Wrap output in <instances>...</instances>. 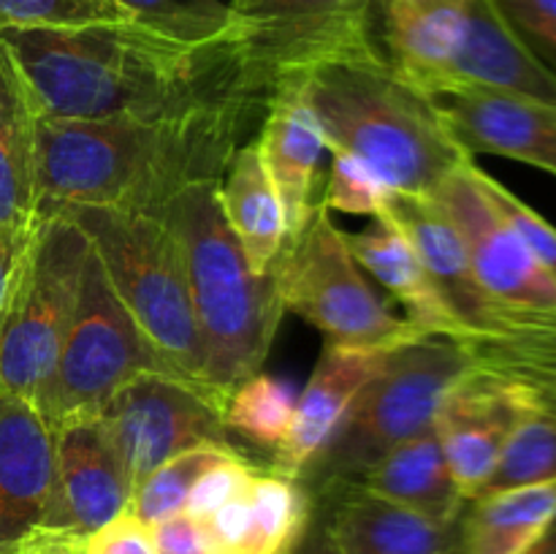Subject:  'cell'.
<instances>
[{"mask_svg": "<svg viewBox=\"0 0 556 554\" xmlns=\"http://www.w3.org/2000/svg\"><path fill=\"white\" fill-rule=\"evenodd\" d=\"M394 190L378 177L369 166H364L351 152H331L329 182L324 190L326 210L345 212L356 217H380Z\"/></svg>", "mask_w": 556, "mask_h": 554, "instance_id": "1f68e13d", "label": "cell"}, {"mask_svg": "<svg viewBox=\"0 0 556 554\" xmlns=\"http://www.w3.org/2000/svg\"><path fill=\"white\" fill-rule=\"evenodd\" d=\"M54 500L43 527L90 538L130 508L134 483L98 416L54 427Z\"/></svg>", "mask_w": 556, "mask_h": 554, "instance_id": "5bb4252c", "label": "cell"}, {"mask_svg": "<svg viewBox=\"0 0 556 554\" xmlns=\"http://www.w3.org/2000/svg\"><path fill=\"white\" fill-rule=\"evenodd\" d=\"M255 144L280 193L288 237H291L324 204V196H318V182L326 139L299 74H282L275 81Z\"/></svg>", "mask_w": 556, "mask_h": 554, "instance_id": "2e32d148", "label": "cell"}, {"mask_svg": "<svg viewBox=\"0 0 556 554\" xmlns=\"http://www.w3.org/2000/svg\"><path fill=\"white\" fill-rule=\"evenodd\" d=\"M432 199L459 228L476 280L494 302L519 313H556V280L486 199L472 158L434 188Z\"/></svg>", "mask_w": 556, "mask_h": 554, "instance_id": "4fadbf2b", "label": "cell"}, {"mask_svg": "<svg viewBox=\"0 0 556 554\" xmlns=\"http://www.w3.org/2000/svg\"><path fill=\"white\" fill-rule=\"evenodd\" d=\"M54 478V429L33 402L0 394V546L43 527Z\"/></svg>", "mask_w": 556, "mask_h": 554, "instance_id": "e0dca14e", "label": "cell"}, {"mask_svg": "<svg viewBox=\"0 0 556 554\" xmlns=\"http://www.w3.org/2000/svg\"><path fill=\"white\" fill-rule=\"evenodd\" d=\"M41 117L163 119L233 98H264L228 41L185 47L128 20L0 30Z\"/></svg>", "mask_w": 556, "mask_h": 554, "instance_id": "6da1fadb", "label": "cell"}, {"mask_svg": "<svg viewBox=\"0 0 556 554\" xmlns=\"http://www.w3.org/2000/svg\"><path fill=\"white\" fill-rule=\"evenodd\" d=\"M527 47L556 71V0H497Z\"/></svg>", "mask_w": 556, "mask_h": 554, "instance_id": "e575fe53", "label": "cell"}, {"mask_svg": "<svg viewBox=\"0 0 556 554\" xmlns=\"http://www.w3.org/2000/svg\"><path fill=\"white\" fill-rule=\"evenodd\" d=\"M345 242L358 266L369 272L407 310L410 324H416L424 335L459 340L462 331L454 313L440 297L410 239L389 217H375L372 226L356 234L345 231Z\"/></svg>", "mask_w": 556, "mask_h": 554, "instance_id": "7402d4cb", "label": "cell"}, {"mask_svg": "<svg viewBox=\"0 0 556 554\" xmlns=\"http://www.w3.org/2000/svg\"><path fill=\"white\" fill-rule=\"evenodd\" d=\"M0 554H20V552H16V543H11V546H0Z\"/></svg>", "mask_w": 556, "mask_h": 554, "instance_id": "ee69618b", "label": "cell"}, {"mask_svg": "<svg viewBox=\"0 0 556 554\" xmlns=\"http://www.w3.org/2000/svg\"><path fill=\"white\" fill-rule=\"evenodd\" d=\"M454 87L556 101V71L527 47L525 38L505 20L497 0H470L465 27L451 52L438 92Z\"/></svg>", "mask_w": 556, "mask_h": 554, "instance_id": "ac0fdd59", "label": "cell"}, {"mask_svg": "<svg viewBox=\"0 0 556 554\" xmlns=\"http://www.w3.org/2000/svg\"><path fill=\"white\" fill-rule=\"evenodd\" d=\"M255 476H258V467L250 465L244 456L212 467L206 476H201V481L190 492L188 503H185V514H190L193 519H204L212 511L220 508L223 503H228L233 494L248 489Z\"/></svg>", "mask_w": 556, "mask_h": 554, "instance_id": "d590c367", "label": "cell"}, {"mask_svg": "<svg viewBox=\"0 0 556 554\" xmlns=\"http://www.w3.org/2000/svg\"><path fill=\"white\" fill-rule=\"evenodd\" d=\"M326 150L351 152L394 193L432 196L467 152L445 130L434 98L400 74L380 43L345 49L304 68Z\"/></svg>", "mask_w": 556, "mask_h": 554, "instance_id": "3957f363", "label": "cell"}, {"mask_svg": "<svg viewBox=\"0 0 556 554\" xmlns=\"http://www.w3.org/2000/svg\"><path fill=\"white\" fill-rule=\"evenodd\" d=\"M538 386H541V405L516 429L492 481L481 494L556 478V380H543Z\"/></svg>", "mask_w": 556, "mask_h": 554, "instance_id": "f546056e", "label": "cell"}, {"mask_svg": "<svg viewBox=\"0 0 556 554\" xmlns=\"http://www.w3.org/2000/svg\"><path fill=\"white\" fill-rule=\"evenodd\" d=\"M239 456L242 454L233 445L223 443H201L172 456L134 489L128 514H134L144 527L179 514L185 511V503L201 476H206L212 467L223 465V462L239 459Z\"/></svg>", "mask_w": 556, "mask_h": 554, "instance_id": "83f0119b", "label": "cell"}, {"mask_svg": "<svg viewBox=\"0 0 556 554\" xmlns=\"http://www.w3.org/2000/svg\"><path fill=\"white\" fill-rule=\"evenodd\" d=\"M144 373L172 369L130 318L90 248L79 302L43 396V418L54 429L71 418L98 416L128 380Z\"/></svg>", "mask_w": 556, "mask_h": 554, "instance_id": "9c48e42d", "label": "cell"}, {"mask_svg": "<svg viewBox=\"0 0 556 554\" xmlns=\"http://www.w3.org/2000/svg\"><path fill=\"white\" fill-rule=\"evenodd\" d=\"M90 239L63 215L38 217L22 275L0 324V394L41 411L81 291Z\"/></svg>", "mask_w": 556, "mask_h": 554, "instance_id": "ba28073f", "label": "cell"}, {"mask_svg": "<svg viewBox=\"0 0 556 554\" xmlns=\"http://www.w3.org/2000/svg\"><path fill=\"white\" fill-rule=\"evenodd\" d=\"M36 231L38 215L0 226V324H3L5 307H9L11 293H14L16 280H20Z\"/></svg>", "mask_w": 556, "mask_h": 554, "instance_id": "8d00e7d4", "label": "cell"}, {"mask_svg": "<svg viewBox=\"0 0 556 554\" xmlns=\"http://www.w3.org/2000/svg\"><path fill=\"white\" fill-rule=\"evenodd\" d=\"M472 364L470 348L454 337L427 335L394 348L296 481L309 494L353 489L389 451L434 427L445 391Z\"/></svg>", "mask_w": 556, "mask_h": 554, "instance_id": "5b68a950", "label": "cell"}, {"mask_svg": "<svg viewBox=\"0 0 556 554\" xmlns=\"http://www.w3.org/2000/svg\"><path fill=\"white\" fill-rule=\"evenodd\" d=\"M90 3H96L98 9L109 16V20H123V14H119V9L114 5V0H90Z\"/></svg>", "mask_w": 556, "mask_h": 554, "instance_id": "7bdbcfd3", "label": "cell"}, {"mask_svg": "<svg viewBox=\"0 0 556 554\" xmlns=\"http://www.w3.org/2000/svg\"><path fill=\"white\" fill-rule=\"evenodd\" d=\"M264 98L206 103L163 119H52L38 114L36 215L65 206L161 212L199 182H220Z\"/></svg>", "mask_w": 556, "mask_h": 554, "instance_id": "7a4b0ae2", "label": "cell"}, {"mask_svg": "<svg viewBox=\"0 0 556 554\" xmlns=\"http://www.w3.org/2000/svg\"><path fill=\"white\" fill-rule=\"evenodd\" d=\"M293 554H342L340 546H337L334 536H331L329 530V521H324V525H309L307 536L302 538V543H299V549Z\"/></svg>", "mask_w": 556, "mask_h": 554, "instance_id": "60d3db41", "label": "cell"}, {"mask_svg": "<svg viewBox=\"0 0 556 554\" xmlns=\"http://www.w3.org/2000/svg\"><path fill=\"white\" fill-rule=\"evenodd\" d=\"M445 130L462 152L530 163L556 177V101L454 87L434 96Z\"/></svg>", "mask_w": 556, "mask_h": 554, "instance_id": "9a60e30c", "label": "cell"}, {"mask_svg": "<svg viewBox=\"0 0 556 554\" xmlns=\"http://www.w3.org/2000/svg\"><path fill=\"white\" fill-rule=\"evenodd\" d=\"M476 179L478 185H481L483 193H486V199L494 204V210L508 221V226L519 234V239L527 244V250L535 255L538 264L556 280V228L546 221V217L538 215L532 206H527L514 190H508L500 179H494L492 174L483 172L478 163Z\"/></svg>", "mask_w": 556, "mask_h": 554, "instance_id": "d6a6232c", "label": "cell"}, {"mask_svg": "<svg viewBox=\"0 0 556 554\" xmlns=\"http://www.w3.org/2000/svg\"><path fill=\"white\" fill-rule=\"evenodd\" d=\"M150 538L157 554H212L201 521L185 511L152 525Z\"/></svg>", "mask_w": 556, "mask_h": 554, "instance_id": "f35d334b", "label": "cell"}, {"mask_svg": "<svg viewBox=\"0 0 556 554\" xmlns=\"http://www.w3.org/2000/svg\"><path fill=\"white\" fill-rule=\"evenodd\" d=\"M220 182L190 185L157 215L182 250L195 324L204 345V380L228 396L233 386L261 373L282 318L275 275H258L228 228Z\"/></svg>", "mask_w": 556, "mask_h": 554, "instance_id": "277c9868", "label": "cell"}, {"mask_svg": "<svg viewBox=\"0 0 556 554\" xmlns=\"http://www.w3.org/2000/svg\"><path fill=\"white\" fill-rule=\"evenodd\" d=\"M54 215L68 217L90 239L92 253L101 261L114 293L168 369L179 378L206 386L204 345L182 250L168 223L155 212L112 206H65Z\"/></svg>", "mask_w": 556, "mask_h": 554, "instance_id": "8992f818", "label": "cell"}, {"mask_svg": "<svg viewBox=\"0 0 556 554\" xmlns=\"http://www.w3.org/2000/svg\"><path fill=\"white\" fill-rule=\"evenodd\" d=\"M36 136L30 87L0 43V226L36 217Z\"/></svg>", "mask_w": 556, "mask_h": 554, "instance_id": "d4e9b609", "label": "cell"}, {"mask_svg": "<svg viewBox=\"0 0 556 554\" xmlns=\"http://www.w3.org/2000/svg\"><path fill=\"white\" fill-rule=\"evenodd\" d=\"M87 554H157L152 546L150 527L141 525L134 514L125 511L114 521L87 538Z\"/></svg>", "mask_w": 556, "mask_h": 554, "instance_id": "74e56055", "label": "cell"}, {"mask_svg": "<svg viewBox=\"0 0 556 554\" xmlns=\"http://www.w3.org/2000/svg\"><path fill=\"white\" fill-rule=\"evenodd\" d=\"M391 351H362L326 342L307 386L293 405L291 429L275 451L271 473L299 478L307 462L318 454L353 405L364 386L383 369Z\"/></svg>", "mask_w": 556, "mask_h": 554, "instance_id": "d6986e66", "label": "cell"}, {"mask_svg": "<svg viewBox=\"0 0 556 554\" xmlns=\"http://www.w3.org/2000/svg\"><path fill=\"white\" fill-rule=\"evenodd\" d=\"M521 554H556V519L546 527V532H543V536Z\"/></svg>", "mask_w": 556, "mask_h": 554, "instance_id": "b9f144b4", "label": "cell"}, {"mask_svg": "<svg viewBox=\"0 0 556 554\" xmlns=\"http://www.w3.org/2000/svg\"><path fill=\"white\" fill-rule=\"evenodd\" d=\"M101 20H109V16L90 0H0V30H9V27H71Z\"/></svg>", "mask_w": 556, "mask_h": 554, "instance_id": "836d02e7", "label": "cell"}, {"mask_svg": "<svg viewBox=\"0 0 556 554\" xmlns=\"http://www.w3.org/2000/svg\"><path fill=\"white\" fill-rule=\"evenodd\" d=\"M470 0H378L375 27L389 63L429 98L465 27Z\"/></svg>", "mask_w": 556, "mask_h": 554, "instance_id": "ffe728a7", "label": "cell"}, {"mask_svg": "<svg viewBox=\"0 0 556 554\" xmlns=\"http://www.w3.org/2000/svg\"><path fill=\"white\" fill-rule=\"evenodd\" d=\"M123 20L185 47H210L231 30V5L223 0H114Z\"/></svg>", "mask_w": 556, "mask_h": 554, "instance_id": "4dcf8cb0", "label": "cell"}, {"mask_svg": "<svg viewBox=\"0 0 556 554\" xmlns=\"http://www.w3.org/2000/svg\"><path fill=\"white\" fill-rule=\"evenodd\" d=\"M217 193L228 228L242 244L248 264L258 275H269L288 239V223L255 139L239 147Z\"/></svg>", "mask_w": 556, "mask_h": 554, "instance_id": "cb8c5ba5", "label": "cell"}, {"mask_svg": "<svg viewBox=\"0 0 556 554\" xmlns=\"http://www.w3.org/2000/svg\"><path fill=\"white\" fill-rule=\"evenodd\" d=\"M353 489L405 505L445 527L459 525L462 508L467 503L451 478L434 427L389 451L378 465L364 473Z\"/></svg>", "mask_w": 556, "mask_h": 554, "instance_id": "603a6c76", "label": "cell"}, {"mask_svg": "<svg viewBox=\"0 0 556 554\" xmlns=\"http://www.w3.org/2000/svg\"><path fill=\"white\" fill-rule=\"evenodd\" d=\"M342 554H459V530L418 511L348 489L329 519Z\"/></svg>", "mask_w": 556, "mask_h": 554, "instance_id": "44dd1931", "label": "cell"}, {"mask_svg": "<svg viewBox=\"0 0 556 554\" xmlns=\"http://www.w3.org/2000/svg\"><path fill=\"white\" fill-rule=\"evenodd\" d=\"M226 396L172 373H144L98 413L134 489L155 467L201 443L231 445L223 424Z\"/></svg>", "mask_w": 556, "mask_h": 554, "instance_id": "8fae6325", "label": "cell"}, {"mask_svg": "<svg viewBox=\"0 0 556 554\" xmlns=\"http://www.w3.org/2000/svg\"><path fill=\"white\" fill-rule=\"evenodd\" d=\"M20 554H87V538L68 530H49L36 527L22 541H16Z\"/></svg>", "mask_w": 556, "mask_h": 554, "instance_id": "ab89813d", "label": "cell"}, {"mask_svg": "<svg viewBox=\"0 0 556 554\" xmlns=\"http://www.w3.org/2000/svg\"><path fill=\"white\" fill-rule=\"evenodd\" d=\"M296 396L288 389L286 380L275 375L255 373L233 386L223 405V424L228 435L277 451L288 438Z\"/></svg>", "mask_w": 556, "mask_h": 554, "instance_id": "f1b7e54d", "label": "cell"}, {"mask_svg": "<svg viewBox=\"0 0 556 554\" xmlns=\"http://www.w3.org/2000/svg\"><path fill=\"white\" fill-rule=\"evenodd\" d=\"M271 275L282 310L324 331L329 345L394 351L427 337L407 315H396L364 277L326 204L286 239Z\"/></svg>", "mask_w": 556, "mask_h": 554, "instance_id": "52a82bcc", "label": "cell"}, {"mask_svg": "<svg viewBox=\"0 0 556 554\" xmlns=\"http://www.w3.org/2000/svg\"><path fill=\"white\" fill-rule=\"evenodd\" d=\"M313 519V494L296 478L261 473L250 487V538L244 554H293Z\"/></svg>", "mask_w": 556, "mask_h": 554, "instance_id": "4316f807", "label": "cell"}, {"mask_svg": "<svg viewBox=\"0 0 556 554\" xmlns=\"http://www.w3.org/2000/svg\"><path fill=\"white\" fill-rule=\"evenodd\" d=\"M226 41L261 90L329 54L378 43V0H228Z\"/></svg>", "mask_w": 556, "mask_h": 554, "instance_id": "30bf717a", "label": "cell"}, {"mask_svg": "<svg viewBox=\"0 0 556 554\" xmlns=\"http://www.w3.org/2000/svg\"><path fill=\"white\" fill-rule=\"evenodd\" d=\"M556 519V478L470 500L459 525V554H521Z\"/></svg>", "mask_w": 556, "mask_h": 554, "instance_id": "484cf974", "label": "cell"}, {"mask_svg": "<svg viewBox=\"0 0 556 554\" xmlns=\"http://www.w3.org/2000/svg\"><path fill=\"white\" fill-rule=\"evenodd\" d=\"M538 405L541 386L481 364H472L445 391L434 416V429L451 478L467 503L486 489L505 445Z\"/></svg>", "mask_w": 556, "mask_h": 554, "instance_id": "7c38bea8", "label": "cell"}]
</instances>
